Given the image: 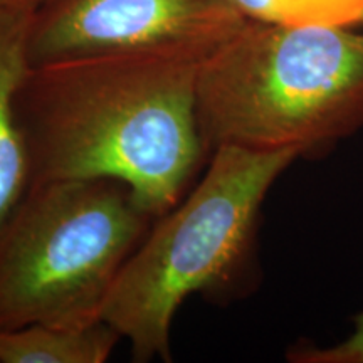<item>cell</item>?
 <instances>
[{"label": "cell", "instance_id": "6da1fadb", "mask_svg": "<svg viewBox=\"0 0 363 363\" xmlns=\"http://www.w3.org/2000/svg\"><path fill=\"white\" fill-rule=\"evenodd\" d=\"M202 61L128 52L29 66L16 116L30 185L116 180L155 219L169 212L211 158L197 116Z\"/></svg>", "mask_w": 363, "mask_h": 363}, {"label": "cell", "instance_id": "7a4b0ae2", "mask_svg": "<svg viewBox=\"0 0 363 363\" xmlns=\"http://www.w3.org/2000/svg\"><path fill=\"white\" fill-rule=\"evenodd\" d=\"M197 116L211 155L333 147L363 130V33L246 19L201 62Z\"/></svg>", "mask_w": 363, "mask_h": 363}, {"label": "cell", "instance_id": "3957f363", "mask_svg": "<svg viewBox=\"0 0 363 363\" xmlns=\"http://www.w3.org/2000/svg\"><path fill=\"white\" fill-rule=\"evenodd\" d=\"M298 158L296 150L216 148L197 184L157 217L101 315L135 362H172V326L190 296L234 291L251 269L262 203Z\"/></svg>", "mask_w": 363, "mask_h": 363}, {"label": "cell", "instance_id": "277c9868", "mask_svg": "<svg viewBox=\"0 0 363 363\" xmlns=\"http://www.w3.org/2000/svg\"><path fill=\"white\" fill-rule=\"evenodd\" d=\"M153 222L116 180L30 185L0 227V330L96 323Z\"/></svg>", "mask_w": 363, "mask_h": 363}, {"label": "cell", "instance_id": "5b68a950", "mask_svg": "<svg viewBox=\"0 0 363 363\" xmlns=\"http://www.w3.org/2000/svg\"><path fill=\"white\" fill-rule=\"evenodd\" d=\"M246 19L233 0H44L29 22L27 61L128 52L206 59Z\"/></svg>", "mask_w": 363, "mask_h": 363}, {"label": "cell", "instance_id": "8992f818", "mask_svg": "<svg viewBox=\"0 0 363 363\" xmlns=\"http://www.w3.org/2000/svg\"><path fill=\"white\" fill-rule=\"evenodd\" d=\"M33 16L0 13V227L30 187V165L16 116V94L27 61V30Z\"/></svg>", "mask_w": 363, "mask_h": 363}, {"label": "cell", "instance_id": "52a82bcc", "mask_svg": "<svg viewBox=\"0 0 363 363\" xmlns=\"http://www.w3.org/2000/svg\"><path fill=\"white\" fill-rule=\"evenodd\" d=\"M120 342L104 320L86 326L33 323L0 330V363H104Z\"/></svg>", "mask_w": 363, "mask_h": 363}, {"label": "cell", "instance_id": "ba28073f", "mask_svg": "<svg viewBox=\"0 0 363 363\" xmlns=\"http://www.w3.org/2000/svg\"><path fill=\"white\" fill-rule=\"evenodd\" d=\"M247 19L283 24H360L363 0H233Z\"/></svg>", "mask_w": 363, "mask_h": 363}, {"label": "cell", "instance_id": "9c48e42d", "mask_svg": "<svg viewBox=\"0 0 363 363\" xmlns=\"http://www.w3.org/2000/svg\"><path fill=\"white\" fill-rule=\"evenodd\" d=\"M291 363H363V311L353 318L352 333L342 342L318 347L315 343H294L286 353Z\"/></svg>", "mask_w": 363, "mask_h": 363}, {"label": "cell", "instance_id": "30bf717a", "mask_svg": "<svg viewBox=\"0 0 363 363\" xmlns=\"http://www.w3.org/2000/svg\"><path fill=\"white\" fill-rule=\"evenodd\" d=\"M44 0H0V13H24L33 16Z\"/></svg>", "mask_w": 363, "mask_h": 363}, {"label": "cell", "instance_id": "8fae6325", "mask_svg": "<svg viewBox=\"0 0 363 363\" xmlns=\"http://www.w3.org/2000/svg\"><path fill=\"white\" fill-rule=\"evenodd\" d=\"M360 26H363V12H362V17H360Z\"/></svg>", "mask_w": 363, "mask_h": 363}]
</instances>
